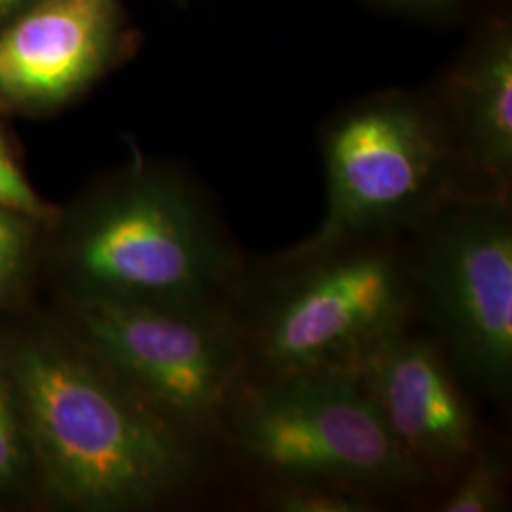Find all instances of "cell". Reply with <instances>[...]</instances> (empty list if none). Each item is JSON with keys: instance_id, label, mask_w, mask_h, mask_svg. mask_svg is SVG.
Instances as JSON below:
<instances>
[{"instance_id": "1", "label": "cell", "mask_w": 512, "mask_h": 512, "mask_svg": "<svg viewBox=\"0 0 512 512\" xmlns=\"http://www.w3.org/2000/svg\"><path fill=\"white\" fill-rule=\"evenodd\" d=\"M33 433L44 503L145 511L183 490L190 433L135 391L67 325L0 336Z\"/></svg>"}, {"instance_id": "2", "label": "cell", "mask_w": 512, "mask_h": 512, "mask_svg": "<svg viewBox=\"0 0 512 512\" xmlns=\"http://www.w3.org/2000/svg\"><path fill=\"white\" fill-rule=\"evenodd\" d=\"M67 300L209 308L232 255L183 179L135 162L97 184L48 226Z\"/></svg>"}, {"instance_id": "3", "label": "cell", "mask_w": 512, "mask_h": 512, "mask_svg": "<svg viewBox=\"0 0 512 512\" xmlns=\"http://www.w3.org/2000/svg\"><path fill=\"white\" fill-rule=\"evenodd\" d=\"M327 211L281 266L329 255L406 226H423L452 198L458 148L446 116L414 93L368 97L325 131Z\"/></svg>"}, {"instance_id": "4", "label": "cell", "mask_w": 512, "mask_h": 512, "mask_svg": "<svg viewBox=\"0 0 512 512\" xmlns=\"http://www.w3.org/2000/svg\"><path fill=\"white\" fill-rule=\"evenodd\" d=\"M234 429L241 448L281 478L401 488L427 475L391 435L355 370L266 374L239 395Z\"/></svg>"}, {"instance_id": "5", "label": "cell", "mask_w": 512, "mask_h": 512, "mask_svg": "<svg viewBox=\"0 0 512 512\" xmlns=\"http://www.w3.org/2000/svg\"><path fill=\"white\" fill-rule=\"evenodd\" d=\"M281 268L287 275L260 306L251 334L266 374L353 370L406 325L414 279L385 249L351 245Z\"/></svg>"}, {"instance_id": "6", "label": "cell", "mask_w": 512, "mask_h": 512, "mask_svg": "<svg viewBox=\"0 0 512 512\" xmlns=\"http://www.w3.org/2000/svg\"><path fill=\"white\" fill-rule=\"evenodd\" d=\"M67 327L186 433L209 429L236 395L243 338L217 308L67 300Z\"/></svg>"}, {"instance_id": "7", "label": "cell", "mask_w": 512, "mask_h": 512, "mask_svg": "<svg viewBox=\"0 0 512 512\" xmlns=\"http://www.w3.org/2000/svg\"><path fill=\"white\" fill-rule=\"evenodd\" d=\"M410 272L459 368L503 399L512 378V224L501 196L442 207Z\"/></svg>"}, {"instance_id": "8", "label": "cell", "mask_w": 512, "mask_h": 512, "mask_svg": "<svg viewBox=\"0 0 512 512\" xmlns=\"http://www.w3.org/2000/svg\"><path fill=\"white\" fill-rule=\"evenodd\" d=\"M133 48L122 0H40L0 27V109L25 116L63 109Z\"/></svg>"}, {"instance_id": "9", "label": "cell", "mask_w": 512, "mask_h": 512, "mask_svg": "<svg viewBox=\"0 0 512 512\" xmlns=\"http://www.w3.org/2000/svg\"><path fill=\"white\" fill-rule=\"evenodd\" d=\"M353 370L391 435L423 467L454 465L473 452L469 406L433 344L399 330Z\"/></svg>"}, {"instance_id": "10", "label": "cell", "mask_w": 512, "mask_h": 512, "mask_svg": "<svg viewBox=\"0 0 512 512\" xmlns=\"http://www.w3.org/2000/svg\"><path fill=\"white\" fill-rule=\"evenodd\" d=\"M446 116L458 154L505 194L512 175V27L490 21L461 55L448 80Z\"/></svg>"}, {"instance_id": "11", "label": "cell", "mask_w": 512, "mask_h": 512, "mask_svg": "<svg viewBox=\"0 0 512 512\" xmlns=\"http://www.w3.org/2000/svg\"><path fill=\"white\" fill-rule=\"evenodd\" d=\"M42 499L37 452L16 378L0 346V505Z\"/></svg>"}, {"instance_id": "12", "label": "cell", "mask_w": 512, "mask_h": 512, "mask_svg": "<svg viewBox=\"0 0 512 512\" xmlns=\"http://www.w3.org/2000/svg\"><path fill=\"white\" fill-rule=\"evenodd\" d=\"M46 230L35 217L0 207V313L14 308L25 293Z\"/></svg>"}, {"instance_id": "13", "label": "cell", "mask_w": 512, "mask_h": 512, "mask_svg": "<svg viewBox=\"0 0 512 512\" xmlns=\"http://www.w3.org/2000/svg\"><path fill=\"white\" fill-rule=\"evenodd\" d=\"M277 512H366L372 503L346 484L315 478H281L264 497Z\"/></svg>"}, {"instance_id": "14", "label": "cell", "mask_w": 512, "mask_h": 512, "mask_svg": "<svg viewBox=\"0 0 512 512\" xmlns=\"http://www.w3.org/2000/svg\"><path fill=\"white\" fill-rule=\"evenodd\" d=\"M505 475L492 458H480L442 503L444 512H494L503 505Z\"/></svg>"}, {"instance_id": "15", "label": "cell", "mask_w": 512, "mask_h": 512, "mask_svg": "<svg viewBox=\"0 0 512 512\" xmlns=\"http://www.w3.org/2000/svg\"><path fill=\"white\" fill-rule=\"evenodd\" d=\"M0 207L16 209L50 226L55 220L57 209L44 202L35 186L23 173L10 147V141L0 126Z\"/></svg>"}, {"instance_id": "16", "label": "cell", "mask_w": 512, "mask_h": 512, "mask_svg": "<svg viewBox=\"0 0 512 512\" xmlns=\"http://www.w3.org/2000/svg\"><path fill=\"white\" fill-rule=\"evenodd\" d=\"M385 4L423 18H448L458 14L461 0H384Z\"/></svg>"}, {"instance_id": "17", "label": "cell", "mask_w": 512, "mask_h": 512, "mask_svg": "<svg viewBox=\"0 0 512 512\" xmlns=\"http://www.w3.org/2000/svg\"><path fill=\"white\" fill-rule=\"evenodd\" d=\"M40 0H0V27L18 18L25 10L35 6Z\"/></svg>"}]
</instances>
